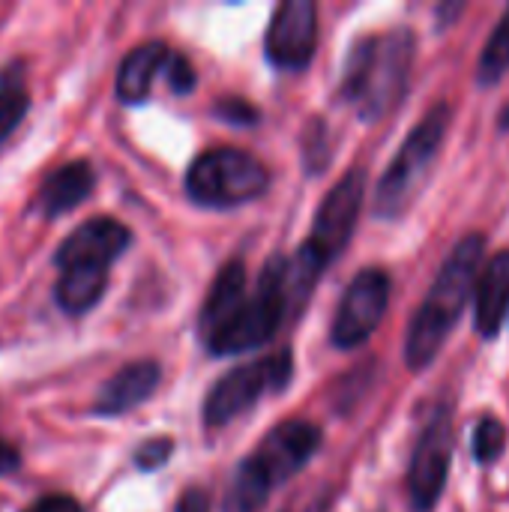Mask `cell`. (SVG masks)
<instances>
[{
  "label": "cell",
  "instance_id": "cell-1",
  "mask_svg": "<svg viewBox=\"0 0 509 512\" xmlns=\"http://www.w3.org/2000/svg\"><path fill=\"white\" fill-rule=\"evenodd\" d=\"M414 54L417 36L411 27H393L357 39L342 66L339 99L354 105L363 120H381L402 102Z\"/></svg>",
  "mask_w": 509,
  "mask_h": 512
},
{
  "label": "cell",
  "instance_id": "cell-2",
  "mask_svg": "<svg viewBox=\"0 0 509 512\" xmlns=\"http://www.w3.org/2000/svg\"><path fill=\"white\" fill-rule=\"evenodd\" d=\"M483 252H486V237L468 234L444 258L426 300L420 303V309L408 327V339H405L408 369L420 372V369L432 366V360L444 348L447 336L453 333V327L459 324V318L471 300V291L480 276Z\"/></svg>",
  "mask_w": 509,
  "mask_h": 512
},
{
  "label": "cell",
  "instance_id": "cell-3",
  "mask_svg": "<svg viewBox=\"0 0 509 512\" xmlns=\"http://www.w3.org/2000/svg\"><path fill=\"white\" fill-rule=\"evenodd\" d=\"M321 447V429L306 420L279 423L252 456L234 471V480L225 492L222 512H258L270 492L300 474Z\"/></svg>",
  "mask_w": 509,
  "mask_h": 512
},
{
  "label": "cell",
  "instance_id": "cell-4",
  "mask_svg": "<svg viewBox=\"0 0 509 512\" xmlns=\"http://www.w3.org/2000/svg\"><path fill=\"white\" fill-rule=\"evenodd\" d=\"M450 117H453V108L447 102H435L423 114V120L408 132L405 144L399 147V153L387 165L384 177L378 180L375 216L399 219L408 213V207L417 201V195L423 192V186L432 174V165H435L441 144L447 138V129H450Z\"/></svg>",
  "mask_w": 509,
  "mask_h": 512
},
{
  "label": "cell",
  "instance_id": "cell-5",
  "mask_svg": "<svg viewBox=\"0 0 509 512\" xmlns=\"http://www.w3.org/2000/svg\"><path fill=\"white\" fill-rule=\"evenodd\" d=\"M270 186L267 165L240 150V147H216L195 156L186 171V192L195 204L210 210H228L261 198Z\"/></svg>",
  "mask_w": 509,
  "mask_h": 512
},
{
  "label": "cell",
  "instance_id": "cell-6",
  "mask_svg": "<svg viewBox=\"0 0 509 512\" xmlns=\"http://www.w3.org/2000/svg\"><path fill=\"white\" fill-rule=\"evenodd\" d=\"M288 315H291V306L285 294V258L276 255L264 264L255 294H246L237 315L219 333H213L204 345L216 357L246 354L270 342Z\"/></svg>",
  "mask_w": 509,
  "mask_h": 512
},
{
  "label": "cell",
  "instance_id": "cell-7",
  "mask_svg": "<svg viewBox=\"0 0 509 512\" xmlns=\"http://www.w3.org/2000/svg\"><path fill=\"white\" fill-rule=\"evenodd\" d=\"M294 375V357L291 351L270 354L264 360L246 363L222 375L207 399H204V426L207 429H222L240 414H246L261 396L282 393Z\"/></svg>",
  "mask_w": 509,
  "mask_h": 512
},
{
  "label": "cell",
  "instance_id": "cell-8",
  "mask_svg": "<svg viewBox=\"0 0 509 512\" xmlns=\"http://www.w3.org/2000/svg\"><path fill=\"white\" fill-rule=\"evenodd\" d=\"M363 198H366V171L363 168L345 171L339 177V183L324 195V201L315 213L309 240L303 243L324 267H330V261L345 252V246L357 228Z\"/></svg>",
  "mask_w": 509,
  "mask_h": 512
},
{
  "label": "cell",
  "instance_id": "cell-9",
  "mask_svg": "<svg viewBox=\"0 0 509 512\" xmlns=\"http://www.w3.org/2000/svg\"><path fill=\"white\" fill-rule=\"evenodd\" d=\"M390 285L393 282L381 267H366L351 279L330 324V339L336 348H360L381 327L390 303Z\"/></svg>",
  "mask_w": 509,
  "mask_h": 512
},
{
  "label": "cell",
  "instance_id": "cell-10",
  "mask_svg": "<svg viewBox=\"0 0 509 512\" xmlns=\"http://www.w3.org/2000/svg\"><path fill=\"white\" fill-rule=\"evenodd\" d=\"M450 453H453V423H450V408L441 405L429 417L411 459L408 492L414 512H432L441 501L450 474Z\"/></svg>",
  "mask_w": 509,
  "mask_h": 512
},
{
  "label": "cell",
  "instance_id": "cell-11",
  "mask_svg": "<svg viewBox=\"0 0 509 512\" xmlns=\"http://www.w3.org/2000/svg\"><path fill=\"white\" fill-rule=\"evenodd\" d=\"M315 45H318V6L312 0L279 3L264 36L267 60L279 69L300 72L312 63Z\"/></svg>",
  "mask_w": 509,
  "mask_h": 512
},
{
  "label": "cell",
  "instance_id": "cell-12",
  "mask_svg": "<svg viewBox=\"0 0 509 512\" xmlns=\"http://www.w3.org/2000/svg\"><path fill=\"white\" fill-rule=\"evenodd\" d=\"M132 231L111 219V216H99V219H87L84 225H78L54 252V267L57 270H72V267H84V270H111V264L129 249Z\"/></svg>",
  "mask_w": 509,
  "mask_h": 512
},
{
  "label": "cell",
  "instance_id": "cell-13",
  "mask_svg": "<svg viewBox=\"0 0 509 512\" xmlns=\"http://www.w3.org/2000/svg\"><path fill=\"white\" fill-rule=\"evenodd\" d=\"M159 381H162L159 363H153V360H135L129 366H123L120 372H114L102 384V390H99V396L93 402V414H99V417L129 414V411H135L141 402H147L156 393Z\"/></svg>",
  "mask_w": 509,
  "mask_h": 512
},
{
  "label": "cell",
  "instance_id": "cell-14",
  "mask_svg": "<svg viewBox=\"0 0 509 512\" xmlns=\"http://www.w3.org/2000/svg\"><path fill=\"white\" fill-rule=\"evenodd\" d=\"M93 186H96V171L87 159L66 162L42 180L39 195H36V210L48 219H57L75 210L78 204H84Z\"/></svg>",
  "mask_w": 509,
  "mask_h": 512
},
{
  "label": "cell",
  "instance_id": "cell-15",
  "mask_svg": "<svg viewBox=\"0 0 509 512\" xmlns=\"http://www.w3.org/2000/svg\"><path fill=\"white\" fill-rule=\"evenodd\" d=\"M509 312V249H501L477 276L474 285V327L483 339L498 336Z\"/></svg>",
  "mask_w": 509,
  "mask_h": 512
},
{
  "label": "cell",
  "instance_id": "cell-16",
  "mask_svg": "<svg viewBox=\"0 0 509 512\" xmlns=\"http://www.w3.org/2000/svg\"><path fill=\"white\" fill-rule=\"evenodd\" d=\"M243 300H246V264L243 261H228L216 273V279H213V285L207 291V300L201 306V315H198L201 339L207 342L213 333H219L237 315Z\"/></svg>",
  "mask_w": 509,
  "mask_h": 512
},
{
  "label": "cell",
  "instance_id": "cell-17",
  "mask_svg": "<svg viewBox=\"0 0 509 512\" xmlns=\"http://www.w3.org/2000/svg\"><path fill=\"white\" fill-rule=\"evenodd\" d=\"M171 48L159 39L153 42H141L138 48H132L117 72V99L126 105H138L150 96V87L156 81V75L165 69Z\"/></svg>",
  "mask_w": 509,
  "mask_h": 512
},
{
  "label": "cell",
  "instance_id": "cell-18",
  "mask_svg": "<svg viewBox=\"0 0 509 512\" xmlns=\"http://www.w3.org/2000/svg\"><path fill=\"white\" fill-rule=\"evenodd\" d=\"M108 273L111 270H84V267H72V270H60L57 288H54V300L66 315H84L90 312L108 288Z\"/></svg>",
  "mask_w": 509,
  "mask_h": 512
},
{
  "label": "cell",
  "instance_id": "cell-19",
  "mask_svg": "<svg viewBox=\"0 0 509 512\" xmlns=\"http://www.w3.org/2000/svg\"><path fill=\"white\" fill-rule=\"evenodd\" d=\"M27 108H30V96L24 90L18 66L3 69L0 72V144L21 126Z\"/></svg>",
  "mask_w": 509,
  "mask_h": 512
},
{
  "label": "cell",
  "instance_id": "cell-20",
  "mask_svg": "<svg viewBox=\"0 0 509 512\" xmlns=\"http://www.w3.org/2000/svg\"><path fill=\"white\" fill-rule=\"evenodd\" d=\"M509 69V9L504 12V18L498 21L495 33L489 36L480 63H477V81L480 84H495L504 78V72Z\"/></svg>",
  "mask_w": 509,
  "mask_h": 512
},
{
  "label": "cell",
  "instance_id": "cell-21",
  "mask_svg": "<svg viewBox=\"0 0 509 512\" xmlns=\"http://www.w3.org/2000/svg\"><path fill=\"white\" fill-rule=\"evenodd\" d=\"M507 447V429L498 417H480L477 429H474V459L480 465H492L501 459Z\"/></svg>",
  "mask_w": 509,
  "mask_h": 512
},
{
  "label": "cell",
  "instance_id": "cell-22",
  "mask_svg": "<svg viewBox=\"0 0 509 512\" xmlns=\"http://www.w3.org/2000/svg\"><path fill=\"white\" fill-rule=\"evenodd\" d=\"M303 156H306V171L321 174L330 162V147H327V123L321 117H312L303 135Z\"/></svg>",
  "mask_w": 509,
  "mask_h": 512
},
{
  "label": "cell",
  "instance_id": "cell-23",
  "mask_svg": "<svg viewBox=\"0 0 509 512\" xmlns=\"http://www.w3.org/2000/svg\"><path fill=\"white\" fill-rule=\"evenodd\" d=\"M165 78H168V84H171V90L177 93V96H186V93H192L195 90V84H198V75H195V69H192V63H189V57L186 54H180V51H171L168 54V63H165Z\"/></svg>",
  "mask_w": 509,
  "mask_h": 512
},
{
  "label": "cell",
  "instance_id": "cell-24",
  "mask_svg": "<svg viewBox=\"0 0 509 512\" xmlns=\"http://www.w3.org/2000/svg\"><path fill=\"white\" fill-rule=\"evenodd\" d=\"M213 114L225 123H237V126H255L258 123V108L252 102H246L243 96H225L213 105Z\"/></svg>",
  "mask_w": 509,
  "mask_h": 512
},
{
  "label": "cell",
  "instance_id": "cell-25",
  "mask_svg": "<svg viewBox=\"0 0 509 512\" xmlns=\"http://www.w3.org/2000/svg\"><path fill=\"white\" fill-rule=\"evenodd\" d=\"M171 450H174L171 438H150L147 444H141L135 450V468L138 471H159L171 459Z\"/></svg>",
  "mask_w": 509,
  "mask_h": 512
},
{
  "label": "cell",
  "instance_id": "cell-26",
  "mask_svg": "<svg viewBox=\"0 0 509 512\" xmlns=\"http://www.w3.org/2000/svg\"><path fill=\"white\" fill-rule=\"evenodd\" d=\"M24 512H84L81 510V504L75 501V498H69V495H45V498H39L30 510Z\"/></svg>",
  "mask_w": 509,
  "mask_h": 512
},
{
  "label": "cell",
  "instance_id": "cell-27",
  "mask_svg": "<svg viewBox=\"0 0 509 512\" xmlns=\"http://www.w3.org/2000/svg\"><path fill=\"white\" fill-rule=\"evenodd\" d=\"M174 512H210V495L204 489H186L177 501Z\"/></svg>",
  "mask_w": 509,
  "mask_h": 512
},
{
  "label": "cell",
  "instance_id": "cell-28",
  "mask_svg": "<svg viewBox=\"0 0 509 512\" xmlns=\"http://www.w3.org/2000/svg\"><path fill=\"white\" fill-rule=\"evenodd\" d=\"M18 468H21V456H18V450H15L9 441H3V438H0V477L15 474Z\"/></svg>",
  "mask_w": 509,
  "mask_h": 512
},
{
  "label": "cell",
  "instance_id": "cell-29",
  "mask_svg": "<svg viewBox=\"0 0 509 512\" xmlns=\"http://www.w3.org/2000/svg\"><path fill=\"white\" fill-rule=\"evenodd\" d=\"M462 9H465V3H453V6H441V9H438V15H441V21H444V18H447V21H453Z\"/></svg>",
  "mask_w": 509,
  "mask_h": 512
}]
</instances>
